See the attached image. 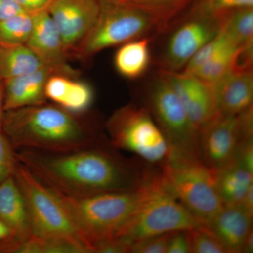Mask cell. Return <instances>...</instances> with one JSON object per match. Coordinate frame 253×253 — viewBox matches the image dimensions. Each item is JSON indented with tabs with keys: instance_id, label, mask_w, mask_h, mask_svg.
<instances>
[{
	"instance_id": "cb8c5ba5",
	"label": "cell",
	"mask_w": 253,
	"mask_h": 253,
	"mask_svg": "<svg viewBox=\"0 0 253 253\" xmlns=\"http://www.w3.org/2000/svg\"><path fill=\"white\" fill-rule=\"evenodd\" d=\"M142 10L165 22H172L191 5L194 0H112Z\"/></svg>"
},
{
	"instance_id": "5bb4252c",
	"label": "cell",
	"mask_w": 253,
	"mask_h": 253,
	"mask_svg": "<svg viewBox=\"0 0 253 253\" xmlns=\"http://www.w3.org/2000/svg\"><path fill=\"white\" fill-rule=\"evenodd\" d=\"M55 73H63L73 77L76 76L72 68L46 66L34 72L5 80L4 111L46 103V82Z\"/></svg>"
},
{
	"instance_id": "4fadbf2b",
	"label": "cell",
	"mask_w": 253,
	"mask_h": 253,
	"mask_svg": "<svg viewBox=\"0 0 253 253\" xmlns=\"http://www.w3.org/2000/svg\"><path fill=\"white\" fill-rule=\"evenodd\" d=\"M100 0H54L48 9L68 56L74 55L99 17Z\"/></svg>"
},
{
	"instance_id": "ba28073f",
	"label": "cell",
	"mask_w": 253,
	"mask_h": 253,
	"mask_svg": "<svg viewBox=\"0 0 253 253\" xmlns=\"http://www.w3.org/2000/svg\"><path fill=\"white\" fill-rule=\"evenodd\" d=\"M224 14H212L191 4L169 23L161 49L153 59L158 68L181 71L205 44L221 31Z\"/></svg>"
},
{
	"instance_id": "603a6c76",
	"label": "cell",
	"mask_w": 253,
	"mask_h": 253,
	"mask_svg": "<svg viewBox=\"0 0 253 253\" xmlns=\"http://www.w3.org/2000/svg\"><path fill=\"white\" fill-rule=\"evenodd\" d=\"M221 29L239 46L253 44V7L224 12Z\"/></svg>"
},
{
	"instance_id": "8fae6325",
	"label": "cell",
	"mask_w": 253,
	"mask_h": 253,
	"mask_svg": "<svg viewBox=\"0 0 253 253\" xmlns=\"http://www.w3.org/2000/svg\"><path fill=\"white\" fill-rule=\"evenodd\" d=\"M253 136V110L238 115L217 111L199 129L203 164L216 170L232 162L241 141Z\"/></svg>"
},
{
	"instance_id": "e575fe53",
	"label": "cell",
	"mask_w": 253,
	"mask_h": 253,
	"mask_svg": "<svg viewBox=\"0 0 253 253\" xmlns=\"http://www.w3.org/2000/svg\"><path fill=\"white\" fill-rule=\"evenodd\" d=\"M25 12L14 0H0V21Z\"/></svg>"
},
{
	"instance_id": "484cf974",
	"label": "cell",
	"mask_w": 253,
	"mask_h": 253,
	"mask_svg": "<svg viewBox=\"0 0 253 253\" xmlns=\"http://www.w3.org/2000/svg\"><path fill=\"white\" fill-rule=\"evenodd\" d=\"M241 47L242 46L238 45L225 32L221 29V31L214 38L208 41L196 52L192 59L190 60L189 62L186 64L185 68L181 71L187 73H193L208 61L215 59L221 54L234 51Z\"/></svg>"
},
{
	"instance_id": "f546056e",
	"label": "cell",
	"mask_w": 253,
	"mask_h": 253,
	"mask_svg": "<svg viewBox=\"0 0 253 253\" xmlns=\"http://www.w3.org/2000/svg\"><path fill=\"white\" fill-rule=\"evenodd\" d=\"M171 232L151 236L131 245L129 253H166Z\"/></svg>"
},
{
	"instance_id": "7a4b0ae2",
	"label": "cell",
	"mask_w": 253,
	"mask_h": 253,
	"mask_svg": "<svg viewBox=\"0 0 253 253\" xmlns=\"http://www.w3.org/2000/svg\"><path fill=\"white\" fill-rule=\"evenodd\" d=\"M46 103L5 111L2 127L14 150L63 152L94 144L106 136L96 116Z\"/></svg>"
},
{
	"instance_id": "6da1fadb",
	"label": "cell",
	"mask_w": 253,
	"mask_h": 253,
	"mask_svg": "<svg viewBox=\"0 0 253 253\" xmlns=\"http://www.w3.org/2000/svg\"><path fill=\"white\" fill-rule=\"evenodd\" d=\"M15 157L49 189L76 198L136 191L161 169L140 158L123 156L106 135L89 146L63 152L15 150Z\"/></svg>"
},
{
	"instance_id": "277c9868",
	"label": "cell",
	"mask_w": 253,
	"mask_h": 253,
	"mask_svg": "<svg viewBox=\"0 0 253 253\" xmlns=\"http://www.w3.org/2000/svg\"><path fill=\"white\" fill-rule=\"evenodd\" d=\"M99 17L73 56L91 59L102 50L143 38L155 39L169 26L149 13L112 0H100Z\"/></svg>"
},
{
	"instance_id": "d6986e66",
	"label": "cell",
	"mask_w": 253,
	"mask_h": 253,
	"mask_svg": "<svg viewBox=\"0 0 253 253\" xmlns=\"http://www.w3.org/2000/svg\"><path fill=\"white\" fill-rule=\"evenodd\" d=\"M154 40L139 38L120 45L114 56V66L118 73L130 80L144 76L153 63L151 43Z\"/></svg>"
},
{
	"instance_id": "44dd1931",
	"label": "cell",
	"mask_w": 253,
	"mask_h": 253,
	"mask_svg": "<svg viewBox=\"0 0 253 253\" xmlns=\"http://www.w3.org/2000/svg\"><path fill=\"white\" fill-rule=\"evenodd\" d=\"M46 66L49 65L26 44L0 46V79L2 81L34 72Z\"/></svg>"
},
{
	"instance_id": "f1b7e54d",
	"label": "cell",
	"mask_w": 253,
	"mask_h": 253,
	"mask_svg": "<svg viewBox=\"0 0 253 253\" xmlns=\"http://www.w3.org/2000/svg\"><path fill=\"white\" fill-rule=\"evenodd\" d=\"M192 4L212 14L240 8L253 7V0H194Z\"/></svg>"
},
{
	"instance_id": "5b68a950",
	"label": "cell",
	"mask_w": 253,
	"mask_h": 253,
	"mask_svg": "<svg viewBox=\"0 0 253 253\" xmlns=\"http://www.w3.org/2000/svg\"><path fill=\"white\" fill-rule=\"evenodd\" d=\"M201 226L177 199L161 168L150 183L147 195L137 211L116 239L123 240L131 247L146 238Z\"/></svg>"
},
{
	"instance_id": "ac0fdd59",
	"label": "cell",
	"mask_w": 253,
	"mask_h": 253,
	"mask_svg": "<svg viewBox=\"0 0 253 253\" xmlns=\"http://www.w3.org/2000/svg\"><path fill=\"white\" fill-rule=\"evenodd\" d=\"M0 220L9 228L12 240L22 241L33 234L26 202L14 175L0 184Z\"/></svg>"
},
{
	"instance_id": "4316f807",
	"label": "cell",
	"mask_w": 253,
	"mask_h": 253,
	"mask_svg": "<svg viewBox=\"0 0 253 253\" xmlns=\"http://www.w3.org/2000/svg\"><path fill=\"white\" fill-rule=\"evenodd\" d=\"M33 15L26 12L0 21V46L26 44L33 29Z\"/></svg>"
},
{
	"instance_id": "9a60e30c",
	"label": "cell",
	"mask_w": 253,
	"mask_h": 253,
	"mask_svg": "<svg viewBox=\"0 0 253 253\" xmlns=\"http://www.w3.org/2000/svg\"><path fill=\"white\" fill-rule=\"evenodd\" d=\"M218 111L238 115L253 107V66H238L215 84Z\"/></svg>"
},
{
	"instance_id": "52a82bcc",
	"label": "cell",
	"mask_w": 253,
	"mask_h": 253,
	"mask_svg": "<svg viewBox=\"0 0 253 253\" xmlns=\"http://www.w3.org/2000/svg\"><path fill=\"white\" fill-rule=\"evenodd\" d=\"M139 104L151 113L172 149V157L202 162L199 129L170 86L157 73L143 89Z\"/></svg>"
},
{
	"instance_id": "74e56055",
	"label": "cell",
	"mask_w": 253,
	"mask_h": 253,
	"mask_svg": "<svg viewBox=\"0 0 253 253\" xmlns=\"http://www.w3.org/2000/svg\"><path fill=\"white\" fill-rule=\"evenodd\" d=\"M253 252V231H250L243 244L241 253H252Z\"/></svg>"
},
{
	"instance_id": "f35d334b",
	"label": "cell",
	"mask_w": 253,
	"mask_h": 253,
	"mask_svg": "<svg viewBox=\"0 0 253 253\" xmlns=\"http://www.w3.org/2000/svg\"><path fill=\"white\" fill-rule=\"evenodd\" d=\"M12 238V233L4 222L0 220V240L10 239Z\"/></svg>"
},
{
	"instance_id": "d6a6232c",
	"label": "cell",
	"mask_w": 253,
	"mask_h": 253,
	"mask_svg": "<svg viewBox=\"0 0 253 253\" xmlns=\"http://www.w3.org/2000/svg\"><path fill=\"white\" fill-rule=\"evenodd\" d=\"M166 253H190L187 230L172 231Z\"/></svg>"
},
{
	"instance_id": "d590c367",
	"label": "cell",
	"mask_w": 253,
	"mask_h": 253,
	"mask_svg": "<svg viewBox=\"0 0 253 253\" xmlns=\"http://www.w3.org/2000/svg\"><path fill=\"white\" fill-rule=\"evenodd\" d=\"M240 204L251 216H253V184L250 186Z\"/></svg>"
},
{
	"instance_id": "3957f363",
	"label": "cell",
	"mask_w": 253,
	"mask_h": 253,
	"mask_svg": "<svg viewBox=\"0 0 253 253\" xmlns=\"http://www.w3.org/2000/svg\"><path fill=\"white\" fill-rule=\"evenodd\" d=\"M151 181L136 191L103 193L86 197H71L52 191L89 253H93L98 245L116 239L129 224L147 195Z\"/></svg>"
},
{
	"instance_id": "4dcf8cb0",
	"label": "cell",
	"mask_w": 253,
	"mask_h": 253,
	"mask_svg": "<svg viewBox=\"0 0 253 253\" xmlns=\"http://www.w3.org/2000/svg\"><path fill=\"white\" fill-rule=\"evenodd\" d=\"M15 150L4 133L0 131V184L14 172Z\"/></svg>"
},
{
	"instance_id": "8992f818",
	"label": "cell",
	"mask_w": 253,
	"mask_h": 253,
	"mask_svg": "<svg viewBox=\"0 0 253 253\" xmlns=\"http://www.w3.org/2000/svg\"><path fill=\"white\" fill-rule=\"evenodd\" d=\"M104 128L111 144L130 151L146 162L162 168L172 157V151L149 110L129 104L115 111Z\"/></svg>"
},
{
	"instance_id": "2e32d148",
	"label": "cell",
	"mask_w": 253,
	"mask_h": 253,
	"mask_svg": "<svg viewBox=\"0 0 253 253\" xmlns=\"http://www.w3.org/2000/svg\"><path fill=\"white\" fill-rule=\"evenodd\" d=\"M33 25L26 45L49 66L69 68L66 60L69 57L59 28L48 11L33 15Z\"/></svg>"
},
{
	"instance_id": "836d02e7",
	"label": "cell",
	"mask_w": 253,
	"mask_h": 253,
	"mask_svg": "<svg viewBox=\"0 0 253 253\" xmlns=\"http://www.w3.org/2000/svg\"><path fill=\"white\" fill-rule=\"evenodd\" d=\"M21 9L30 14L47 11L54 0H14Z\"/></svg>"
},
{
	"instance_id": "8d00e7d4",
	"label": "cell",
	"mask_w": 253,
	"mask_h": 253,
	"mask_svg": "<svg viewBox=\"0 0 253 253\" xmlns=\"http://www.w3.org/2000/svg\"><path fill=\"white\" fill-rule=\"evenodd\" d=\"M4 81L0 79V131L2 127L3 119L4 116Z\"/></svg>"
},
{
	"instance_id": "ffe728a7",
	"label": "cell",
	"mask_w": 253,
	"mask_h": 253,
	"mask_svg": "<svg viewBox=\"0 0 253 253\" xmlns=\"http://www.w3.org/2000/svg\"><path fill=\"white\" fill-rule=\"evenodd\" d=\"M212 174L214 186L224 205L240 204L253 184V173L234 162L212 170Z\"/></svg>"
},
{
	"instance_id": "7402d4cb",
	"label": "cell",
	"mask_w": 253,
	"mask_h": 253,
	"mask_svg": "<svg viewBox=\"0 0 253 253\" xmlns=\"http://www.w3.org/2000/svg\"><path fill=\"white\" fill-rule=\"evenodd\" d=\"M9 251L17 253H89L83 241L74 237H41L32 234L22 241L13 240Z\"/></svg>"
},
{
	"instance_id": "d4e9b609",
	"label": "cell",
	"mask_w": 253,
	"mask_h": 253,
	"mask_svg": "<svg viewBox=\"0 0 253 253\" xmlns=\"http://www.w3.org/2000/svg\"><path fill=\"white\" fill-rule=\"evenodd\" d=\"M66 81L56 105L71 113L86 112L94 99L91 86L84 82L76 81L73 77H68Z\"/></svg>"
},
{
	"instance_id": "9c48e42d",
	"label": "cell",
	"mask_w": 253,
	"mask_h": 253,
	"mask_svg": "<svg viewBox=\"0 0 253 253\" xmlns=\"http://www.w3.org/2000/svg\"><path fill=\"white\" fill-rule=\"evenodd\" d=\"M161 168L181 204L203 226L224 207L214 186L212 170L202 162L172 158Z\"/></svg>"
},
{
	"instance_id": "7c38bea8",
	"label": "cell",
	"mask_w": 253,
	"mask_h": 253,
	"mask_svg": "<svg viewBox=\"0 0 253 253\" xmlns=\"http://www.w3.org/2000/svg\"><path fill=\"white\" fill-rule=\"evenodd\" d=\"M157 73L170 86L198 129H201L217 113L215 84L184 71L158 68Z\"/></svg>"
},
{
	"instance_id": "1f68e13d",
	"label": "cell",
	"mask_w": 253,
	"mask_h": 253,
	"mask_svg": "<svg viewBox=\"0 0 253 253\" xmlns=\"http://www.w3.org/2000/svg\"><path fill=\"white\" fill-rule=\"evenodd\" d=\"M232 162L253 173V136L240 142Z\"/></svg>"
},
{
	"instance_id": "83f0119b",
	"label": "cell",
	"mask_w": 253,
	"mask_h": 253,
	"mask_svg": "<svg viewBox=\"0 0 253 253\" xmlns=\"http://www.w3.org/2000/svg\"><path fill=\"white\" fill-rule=\"evenodd\" d=\"M190 253H229L224 244L206 226L187 230Z\"/></svg>"
},
{
	"instance_id": "e0dca14e",
	"label": "cell",
	"mask_w": 253,
	"mask_h": 253,
	"mask_svg": "<svg viewBox=\"0 0 253 253\" xmlns=\"http://www.w3.org/2000/svg\"><path fill=\"white\" fill-rule=\"evenodd\" d=\"M253 217L241 204L224 205L206 226L225 246L229 253H241L246 236L253 229Z\"/></svg>"
},
{
	"instance_id": "30bf717a",
	"label": "cell",
	"mask_w": 253,
	"mask_h": 253,
	"mask_svg": "<svg viewBox=\"0 0 253 253\" xmlns=\"http://www.w3.org/2000/svg\"><path fill=\"white\" fill-rule=\"evenodd\" d=\"M13 175L24 198L33 235L82 240L54 191L16 159Z\"/></svg>"
}]
</instances>
